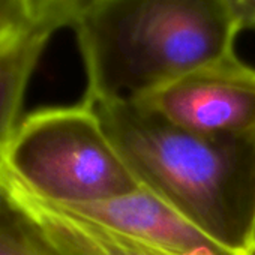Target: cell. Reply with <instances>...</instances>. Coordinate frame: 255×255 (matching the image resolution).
Listing matches in <instances>:
<instances>
[{"label":"cell","mask_w":255,"mask_h":255,"mask_svg":"<svg viewBox=\"0 0 255 255\" xmlns=\"http://www.w3.org/2000/svg\"><path fill=\"white\" fill-rule=\"evenodd\" d=\"M0 186L6 201L29 222L50 255H170L87 216L35 198L3 168Z\"/></svg>","instance_id":"6"},{"label":"cell","mask_w":255,"mask_h":255,"mask_svg":"<svg viewBox=\"0 0 255 255\" xmlns=\"http://www.w3.org/2000/svg\"><path fill=\"white\" fill-rule=\"evenodd\" d=\"M131 101L192 132L251 134L255 132V68L234 54Z\"/></svg>","instance_id":"4"},{"label":"cell","mask_w":255,"mask_h":255,"mask_svg":"<svg viewBox=\"0 0 255 255\" xmlns=\"http://www.w3.org/2000/svg\"><path fill=\"white\" fill-rule=\"evenodd\" d=\"M83 99H132L234 56L240 27L228 0H86L72 26Z\"/></svg>","instance_id":"2"},{"label":"cell","mask_w":255,"mask_h":255,"mask_svg":"<svg viewBox=\"0 0 255 255\" xmlns=\"http://www.w3.org/2000/svg\"><path fill=\"white\" fill-rule=\"evenodd\" d=\"M65 209L170 255H243L218 243L143 186L123 197Z\"/></svg>","instance_id":"5"},{"label":"cell","mask_w":255,"mask_h":255,"mask_svg":"<svg viewBox=\"0 0 255 255\" xmlns=\"http://www.w3.org/2000/svg\"><path fill=\"white\" fill-rule=\"evenodd\" d=\"M249 255H255V248H254V249L251 251V254H249Z\"/></svg>","instance_id":"13"},{"label":"cell","mask_w":255,"mask_h":255,"mask_svg":"<svg viewBox=\"0 0 255 255\" xmlns=\"http://www.w3.org/2000/svg\"><path fill=\"white\" fill-rule=\"evenodd\" d=\"M93 107L144 189L218 243L249 255L255 225V132H192L131 99Z\"/></svg>","instance_id":"1"},{"label":"cell","mask_w":255,"mask_h":255,"mask_svg":"<svg viewBox=\"0 0 255 255\" xmlns=\"http://www.w3.org/2000/svg\"><path fill=\"white\" fill-rule=\"evenodd\" d=\"M0 255H50L29 222L5 197L0 201Z\"/></svg>","instance_id":"8"},{"label":"cell","mask_w":255,"mask_h":255,"mask_svg":"<svg viewBox=\"0 0 255 255\" xmlns=\"http://www.w3.org/2000/svg\"><path fill=\"white\" fill-rule=\"evenodd\" d=\"M2 168L35 198L62 207L101 203L141 188L99 113L84 99L23 116L5 146Z\"/></svg>","instance_id":"3"},{"label":"cell","mask_w":255,"mask_h":255,"mask_svg":"<svg viewBox=\"0 0 255 255\" xmlns=\"http://www.w3.org/2000/svg\"><path fill=\"white\" fill-rule=\"evenodd\" d=\"M51 35L33 32L21 42L0 53V173L5 146L18 125L29 81ZM3 191L0 186V201Z\"/></svg>","instance_id":"7"},{"label":"cell","mask_w":255,"mask_h":255,"mask_svg":"<svg viewBox=\"0 0 255 255\" xmlns=\"http://www.w3.org/2000/svg\"><path fill=\"white\" fill-rule=\"evenodd\" d=\"M35 30L53 35L71 27L86 0H21Z\"/></svg>","instance_id":"9"},{"label":"cell","mask_w":255,"mask_h":255,"mask_svg":"<svg viewBox=\"0 0 255 255\" xmlns=\"http://www.w3.org/2000/svg\"><path fill=\"white\" fill-rule=\"evenodd\" d=\"M254 248H255V225H254V236H252V249H254ZM252 249H251V251H252ZM249 254H251V252H249Z\"/></svg>","instance_id":"12"},{"label":"cell","mask_w":255,"mask_h":255,"mask_svg":"<svg viewBox=\"0 0 255 255\" xmlns=\"http://www.w3.org/2000/svg\"><path fill=\"white\" fill-rule=\"evenodd\" d=\"M33 32L21 0H0V53L26 39Z\"/></svg>","instance_id":"10"},{"label":"cell","mask_w":255,"mask_h":255,"mask_svg":"<svg viewBox=\"0 0 255 255\" xmlns=\"http://www.w3.org/2000/svg\"><path fill=\"white\" fill-rule=\"evenodd\" d=\"M240 30L255 32V0H228Z\"/></svg>","instance_id":"11"}]
</instances>
